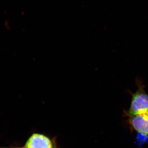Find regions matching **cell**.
<instances>
[{"instance_id":"obj_1","label":"cell","mask_w":148,"mask_h":148,"mask_svg":"<svg viewBox=\"0 0 148 148\" xmlns=\"http://www.w3.org/2000/svg\"><path fill=\"white\" fill-rule=\"evenodd\" d=\"M138 89L135 92L130 91L132 96L129 110L126 115L130 117L141 114H148V94L145 90V85L139 77L136 79Z\"/></svg>"},{"instance_id":"obj_3","label":"cell","mask_w":148,"mask_h":148,"mask_svg":"<svg viewBox=\"0 0 148 148\" xmlns=\"http://www.w3.org/2000/svg\"><path fill=\"white\" fill-rule=\"evenodd\" d=\"M25 148H52L51 141L42 135L34 134L32 135L26 143Z\"/></svg>"},{"instance_id":"obj_4","label":"cell","mask_w":148,"mask_h":148,"mask_svg":"<svg viewBox=\"0 0 148 148\" xmlns=\"http://www.w3.org/2000/svg\"></svg>"},{"instance_id":"obj_2","label":"cell","mask_w":148,"mask_h":148,"mask_svg":"<svg viewBox=\"0 0 148 148\" xmlns=\"http://www.w3.org/2000/svg\"><path fill=\"white\" fill-rule=\"evenodd\" d=\"M129 118L128 122L131 128L148 138V114L136 115Z\"/></svg>"}]
</instances>
